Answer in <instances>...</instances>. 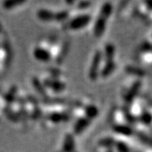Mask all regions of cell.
I'll list each match as a JSON object with an SVG mask.
<instances>
[{
	"mask_svg": "<svg viewBox=\"0 0 152 152\" xmlns=\"http://www.w3.org/2000/svg\"><path fill=\"white\" fill-rule=\"evenodd\" d=\"M54 37H46L40 38L33 44L31 49V55L35 61L42 64H48L52 60L51 50Z\"/></svg>",
	"mask_w": 152,
	"mask_h": 152,
	"instance_id": "1",
	"label": "cell"
},
{
	"mask_svg": "<svg viewBox=\"0 0 152 152\" xmlns=\"http://www.w3.org/2000/svg\"><path fill=\"white\" fill-rule=\"evenodd\" d=\"M129 81L126 82L122 89V97L124 102L128 105L134 101L140 96V91L143 86V79L130 77Z\"/></svg>",
	"mask_w": 152,
	"mask_h": 152,
	"instance_id": "2",
	"label": "cell"
},
{
	"mask_svg": "<svg viewBox=\"0 0 152 152\" xmlns=\"http://www.w3.org/2000/svg\"><path fill=\"white\" fill-rule=\"evenodd\" d=\"M91 20L92 15L89 13H75L72 14L69 20L62 26V28L64 31H78L86 27Z\"/></svg>",
	"mask_w": 152,
	"mask_h": 152,
	"instance_id": "3",
	"label": "cell"
},
{
	"mask_svg": "<svg viewBox=\"0 0 152 152\" xmlns=\"http://www.w3.org/2000/svg\"><path fill=\"white\" fill-rule=\"evenodd\" d=\"M69 40L54 38L51 50V55H52L51 62H53L55 65L61 64L64 62V60L65 59L66 56L69 53Z\"/></svg>",
	"mask_w": 152,
	"mask_h": 152,
	"instance_id": "4",
	"label": "cell"
},
{
	"mask_svg": "<svg viewBox=\"0 0 152 152\" xmlns=\"http://www.w3.org/2000/svg\"><path fill=\"white\" fill-rule=\"evenodd\" d=\"M102 63H103V55L102 49H97L95 51L93 54L88 69V78L90 80L96 81L99 78V74Z\"/></svg>",
	"mask_w": 152,
	"mask_h": 152,
	"instance_id": "5",
	"label": "cell"
},
{
	"mask_svg": "<svg viewBox=\"0 0 152 152\" xmlns=\"http://www.w3.org/2000/svg\"><path fill=\"white\" fill-rule=\"evenodd\" d=\"M139 62L146 66H152V44L149 42L142 44L138 54Z\"/></svg>",
	"mask_w": 152,
	"mask_h": 152,
	"instance_id": "6",
	"label": "cell"
},
{
	"mask_svg": "<svg viewBox=\"0 0 152 152\" xmlns=\"http://www.w3.org/2000/svg\"><path fill=\"white\" fill-rule=\"evenodd\" d=\"M28 4L27 1H3L0 3V8L4 12L13 13L21 10Z\"/></svg>",
	"mask_w": 152,
	"mask_h": 152,
	"instance_id": "7",
	"label": "cell"
},
{
	"mask_svg": "<svg viewBox=\"0 0 152 152\" xmlns=\"http://www.w3.org/2000/svg\"><path fill=\"white\" fill-rule=\"evenodd\" d=\"M113 131L118 138H129L136 133L133 126L129 124L113 125Z\"/></svg>",
	"mask_w": 152,
	"mask_h": 152,
	"instance_id": "8",
	"label": "cell"
},
{
	"mask_svg": "<svg viewBox=\"0 0 152 152\" xmlns=\"http://www.w3.org/2000/svg\"><path fill=\"white\" fill-rule=\"evenodd\" d=\"M36 18L42 23L54 22L55 11L49 8L42 7L36 11Z\"/></svg>",
	"mask_w": 152,
	"mask_h": 152,
	"instance_id": "9",
	"label": "cell"
},
{
	"mask_svg": "<svg viewBox=\"0 0 152 152\" xmlns=\"http://www.w3.org/2000/svg\"><path fill=\"white\" fill-rule=\"evenodd\" d=\"M117 69L116 60H104L101 67V70L99 74V78L101 79H107L108 77L113 74Z\"/></svg>",
	"mask_w": 152,
	"mask_h": 152,
	"instance_id": "10",
	"label": "cell"
},
{
	"mask_svg": "<svg viewBox=\"0 0 152 152\" xmlns=\"http://www.w3.org/2000/svg\"><path fill=\"white\" fill-rule=\"evenodd\" d=\"M91 123V121L90 119H88L86 117L77 118L75 119V122L73 124L72 133L75 135L81 134L82 133H84L88 129V127L90 126Z\"/></svg>",
	"mask_w": 152,
	"mask_h": 152,
	"instance_id": "11",
	"label": "cell"
},
{
	"mask_svg": "<svg viewBox=\"0 0 152 152\" xmlns=\"http://www.w3.org/2000/svg\"><path fill=\"white\" fill-rule=\"evenodd\" d=\"M75 134L71 133H67L62 141L60 147V152H75Z\"/></svg>",
	"mask_w": 152,
	"mask_h": 152,
	"instance_id": "12",
	"label": "cell"
},
{
	"mask_svg": "<svg viewBox=\"0 0 152 152\" xmlns=\"http://www.w3.org/2000/svg\"><path fill=\"white\" fill-rule=\"evenodd\" d=\"M116 139L112 136H106L101 138L96 144V151L105 152L111 149H113Z\"/></svg>",
	"mask_w": 152,
	"mask_h": 152,
	"instance_id": "13",
	"label": "cell"
},
{
	"mask_svg": "<svg viewBox=\"0 0 152 152\" xmlns=\"http://www.w3.org/2000/svg\"><path fill=\"white\" fill-rule=\"evenodd\" d=\"M107 20L104 19L103 17L98 15L93 25V35L96 37H102L105 33L107 28Z\"/></svg>",
	"mask_w": 152,
	"mask_h": 152,
	"instance_id": "14",
	"label": "cell"
},
{
	"mask_svg": "<svg viewBox=\"0 0 152 152\" xmlns=\"http://www.w3.org/2000/svg\"><path fill=\"white\" fill-rule=\"evenodd\" d=\"M125 73L130 77H135V78H140L144 79L145 76L146 75V72L145 69L141 68L136 67L134 65H126L124 68Z\"/></svg>",
	"mask_w": 152,
	"mask_h": 152,
	"instance_id": "15",
	"label": "cell"
},
{
	"mask_svg": "<svg viewBox=\"0 0 152 152\" xmlns=\"http://www.w3.org/2000/svg\"><path fill=\"white\" fill-rule=\"evenodd\" d=\"M104 60H115L116 48L112 42H106L102 49Z\"/></svg>",
	"mask_w": 152,
	"mask_h": 152,
	"instance_id": "16",
	"label": "cell"
},
{
	"mask_svg": "<svg viewBox=\"0 0 152 152\" xmlns=\"http://www.w3.org/2000/svg\"><path fill=\"white\" fill-rule=\"evenodd\" d=\"M113 4L111 2H104L102 6L100 7L99 15L103 17L106 20H108L113 14Z\"/></svg>",
	"mask_w": 152,
	"mask_h": 152,
	"instance_id": "17",
	"label": "cell"
},
{
	"mask_svg": "<svg viewBox=\"0 0 152 152\" xmlns=\"http://www.w3.org/2000/svg\"><path fill=\"white\" fill-rule=\"evenodd\" d=\"M116 141L114 145V151L115 152H130L129 145L123 140L122 138H115Z\"/></svg>",
	"mask_w": 152,
	"mask_h": 152,
	"instance_id": "18",
	"label": "cell"
},
{
	"mask_svg": "<svg viewBox=\"0 0 152 152\" xmlns=\"http://www.w3.org/2000/svg\"><path fill=\"white\" fill-rule=\"evenodd\" d=\"M149 42L152 44V31L151 33V36H150V38H149Z\"/></svg>",
	"mask_w": 152,
	"mask_h": 152,
	"instance_id": "19",
	"label": "cell"
},
{
	"mask_svg": "<svg viewBox=\"0 0 152 152\" xmlns=\"http://www.w3.org/2000/svg\"><path fill=\"white\" fill-rule=\"evenodd\" d=\"M105 152H115V151H114V149H111V150L107 151H105Z\"/></svg>",
	"mask_w": 152,
	"mask_h": 152,
	"instance_id": "20",
	"label": "cell"
}]
</instances>
